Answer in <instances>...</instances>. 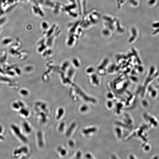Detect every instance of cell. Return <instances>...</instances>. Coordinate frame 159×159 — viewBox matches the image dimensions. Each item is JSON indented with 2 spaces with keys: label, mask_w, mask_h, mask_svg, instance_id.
<instances>
[{
  "label": "cell",
  "mask_w": 159,
  "mask_h": 159,
  "mask_svg": "<svg viewBox=\"0 0 159 159\" xmlns=\"http://www.w3.org/2000/svg\"><path fill=\"white\" fill-rule=\"evenodd\" d=\"M13 107L16 109H19V106L18 104L15 103L13 104Z\"/></svg>",
  "instance_id": "obj_3"
},
{
  "label": "cell",
  "mask_w": 159,
  "mask_h": 159,
  "mask_svg": "<svg viewBox=\"0 0 159 159\" xmlns=\"http://www.w3.org/2000/svg\"><path fill=\"white\" fill-rule=\"evenodd\" d=\"M11 40L10 39H6L3 42V44L4 45H7L9 43H10L11 42Z\"/></svg>",
  "instance_id": "obj_2"
},
{
  "label": "cell",
  "mask_w": 159,
  "mask_h": 159,
  "mask_svg": "<svg viewBox=\"0 0 159 159\" xmlns=\"http://www.w3.org/2000/svg\"><path fill=\"white\" fill-rule=\"evenodd\" d=\"M21 94L23 95H25L27 94V91L24 90H22L21 91Z\"/></svg>",
  "instance_id": "obj_4"
},
{
  "label": "cell",
  "mask_w": 159,
  "mask_h": 159,
  "mask_svg": "<svg viewBox=\"0 0 159 159\" xmlns=\"http://www.w3.org/2000/svg\"><path fill=\"white\" fill-rule=\"evenodd\" d=\"M12 127L14 131H15L17 136L19 137L20 138L22 139L23 141H26L25 138L23 136V135L22 134H21V132L19 128L14 125L12 126Z\"/></svg>",
  "instance_id": "obj_1"
}]
</instances>
